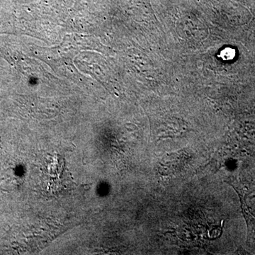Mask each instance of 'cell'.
<instances>
[{"instance_id":"cell-1","label":"cell","mask_w":255,"mask_h":255,"mask_svg":"<svg viewBox=\"0 0 255 255\" xmlns=\"http://www.w3.org/2000/svg\"><path fill=\"white\" fill-rule=\"evenodd\" d=\"M239 196L241 209L248 228V241L255 238V186L231 183Z\"/></svg>"}]
</instances>
